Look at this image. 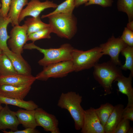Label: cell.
Wrapping results in <instances>:
<instances>
[{
	"mask_svg": "<svg viewBox=\"0 0 133 133\" xmlns=\"http://www.w3.org/2000/svg\"><path fill=\"white\" fill-rule=\"evenodd\" d=\"M74 49L71 45L67 43L57 48H42L35 45L33 42L26 43L23 47L25 49H36L43 53L44 57L38 63L44 67L52 64L71 60Z\"/></svg>",
	"mask_w": 133,
	"mask_h": 133,
	"instance_id": "6da1fadb",
	"label": "cell"
},
{
	"mask_svg": "<svg viewBox=\"0 0 133 133\" xmlns=\"http://www.w3.org/2000/svg\"><path fill=\"white\" fill-rule=\"evenodd\" d=\"M52 33L58 36L70 39L77 31V20L73 14L60 13L48 17Z\"/></svg>",
	"mask_w": 133,
	"mask_h": 133,
	"instance_id": "7a4b0ae2",
	"label": "cell"
},
{
	"mask_svg": "<svg viewBox=\"0 0 133 133\" xmlns=\"http://www.w3.org/2000/svg\"><path fill=\"white\" fill-rule=\"evenodd\" d=\"M82 97L78 93L70 91L62 93L58 100L57 105L67 110L73 119L75 129L81 130L83 123L84 110L81 105Z\"/></svg>",
	"mask_w": 133,
	"mask_h": 133,
	"instance_id": "3957f363",
	"label": "cell"
},
{
	"mask_svg": "<svg viewBox=\"0 0 133 133\" xmlns=\"http://www.w3.org/2000/svg\"><path fill=\"white\" fill-rule=\"evenodd\" d=\"M93 67L94 79L103 88L106 94H110L113 82L123 75L120 66L110 60L101 63H98Z\"/></svg>",
	"mask_w": 133,
	"mask_h": 133,
	"instance_id": "277c9868",
	"label": "cell"
},
{
	"mask_svg": "<svg viewBox=\"0 0 133 133\" xmlns=\"http://www.w3.org/2000/svg\"><path fill=\"white\" fill-rule=\"evenodd\" d=\"M103 55L99 47L85 51L74 49L71 61L74 71L79 72L93 67Z\"/></svg>",
	"mask_w": 133,
	"mask_h": 133,
	"instance_id": "5b68a950",
	"label": "cell"
},
{
	"mask_svg": "<svg viewBox=\"0 0 133 133\" xmlns=\"http://www.w3.org/2000/svg\"><path fill=\"white\" fill-rule=\"evenodd\" d=\"M74 71L71 60L52 64L44 67L35 77L36 80L47 81L50 78H61Z\"/></svg>",
	"mask_w": 133,
	"mask_h": 133,
	"instance_id": "8992f818",
	"label": "cell"
},
{
	"mask_svg": "<svg viewBox=\"0 0 133 133\" xmlns=\"http://www.w3.org/2000/svg\"><path fill=\"white\" fill-rule=\"evenodd\" d=\"M27 29L24 24L21 26L19 25L13 26L8 40V44L11 50L20 55H21L24 46L28 41Z\"/></svg>",
	"mask_w": 133,
	"mask_h": 133,
	"instance_id": "52a82bcc",
	"label": "cell"
},
{
	"mask_svg": "<svg viewBox=\"0 0 133 133\" xmlns=\"http://www.w3.org/2000/svg\"><path fill=\"white\" fill-rule=\"evenodd\" d=\"M127 45L120 37L116 38L113 35L106 42L100 44L99 47L103 55H109L112 62L120 66L122 65L119 59V54Z\"/></svg>",
	"mask_w": 133,
	"mask_h": 133,
	"instance_id": "ba28073f",
	"label": "cell"
},
{
	"mask_svg": "<svg viewBox=\"0 0 133 133\" xmlns=\"http://www.w3.org/2000/svg\"><path fill=\"white\" fill-rule=\"evenodd\" d=\"M58 5L52 1L49 0L42 2L39 0H31L21 12L18 18V23H20L27 16L37 17L45 9L50 8H56Z\"/></svg>",
	"mask_w": 133,
	"mask_h": 133,
	"instance_id": "9c48e42d",
	"label": "cell"
},
{
	"mask_svg": "<svg viewBox=\"0 0 133 133\" xmlns=\"http://www.w3.org/2000/svg\"><path fill=\"white\" fill-rule=\"evenodd\" d=\"M35 117L37 126L42 127L46 131L52 133H59V121L55 116L42 108L38 107L35 110Z\"/></svg>",
	"mask_w": 133,
	"mask_h": 133,
	"instance_id": "30bf717a",
	"label": "cell"
},
{
	"mask_svg": "<svg viewBox=\"0 0 133 133\" xmlns=\"http://www.w3.org/2000/svg\"><path fill=\"white\" fill-rule=\"evenodd\" d=\"M81 130L82 133H105L104 127L101 123L94 108L91 107L84 110Z\"/></svg>",
	"mask_w": 133,
	"mask_h": 133,
	"instance_id": "8fae6325",
	"label": "cell"
},
{
	"mask_svg": "<svg viewBox=\"0 0 133 133\" xmlns=\"http://www.w3.org/2000/svg\"><path fill=\"white\" fill-rule=\"evenodd\" d=\"M20 124L15 112L11 110L8 105L0 110V130L8 129L12 131H17Z\"/></svg>",
	"mask_w": 133,
	"mask_h": 133,
	"instance_id": "7c38bea8",
	"label": "cell"
},
{
	"mask_svg": "<svg viewBox=\"0 0 133 133\" xmlns=\"http://www.w3.org/2000/svg\"><path fill=\"white\" fill-rule=\"evenodd\" d=\"M31 86L0 85V96L10 98L23 100L29 92Z\"/></svg>",
	"mask_w": 133,
	"mask_h": 133,
	"instance_id": "4fadbf2b",
	"label": "cell"
},
{
	"mask_svg": "<svg viewBox=\"0 0 133 133\" xmlns=\"http://www.w3.org/2000/svg\"><path fill=\"white\" fill-rule=\"evenodd\" d=\"M36 80L32 75H26L18 73L0 77V85L8 84L15 86H31Z\"/></svg>",
	"mask_w": 133,
	"mask_h": 133,
	"instance_id": "5bb4252c",
	"label": "cell"
},
{
	"mask_svg": "<svg viewBox=\"0 0 133 133\" xmlns=\"http://www.w3.org/2000/svg\"><path fill=\"white\" fill-rule=\"evenodd\" d=\"M3 52L9 58L17 73L26 75H31L30 66L21 55L13 52L10 49Z\"/></svg>",
	"mask_w": 133,
	"mask_h": 133,
	"instance_id": "9a60e30c",
	"label": "cell"
},
{
	"mask_svg": "<svg viewBox=\"0 0 133 133\" xmlns=\"http://www.w3.org/2000/svg\"><path fill=\"white\" fill-rule=\"evenodd\" d=\"M133 77V74L130 72L128 77L122 75L118 77L115 81L117 82L118 91L127 96V106H133V88L132 86Z\"/></svg>",
	"mask_w": 133,
	"mask_h": 133,
	"instance_id": "2e32d148",
	"label": "cell"
},
{
	"mask_svg": "<svg viewBox=\"0 0 133 133\" xmlns=\"http://www.w3.org/2000/svg\"><path fill=\"white\" fill-rule=\"evenodd\" d=\"M124 105L118 104L115 106L113 111L104 126L105 133H113L122 118V113Z\"/></svg>",
	"mask_w": 133,
	"mask_h": 133,
	"instance_id": "e0dca14e",
	"label": "cell"
},
{
	"mask_svg": "<svg viewBox=\"0 0 133 133\" xmlns=\"http://www.w3.org/2000/svg\"><path fill=\"white\" fill-rule=\"evenodd\" d=\"M35 110L18 109L15 112V114L20 124L25 128L35 129L37 126L35 117Z\"/></svg>",
	"mask_w": 133,
	"mask_h": 133,
	"instance_id": "ac0fdd59",
	"label": "cell"
},
{
	"mask_svg": "<svg viewBox=\"0 0 133 133\" xmlns=\"http://www.w3.org/2000/svg\"><path fill=\"white\" fill-rule=\"evenodd\" d=\"M28 0H11L10 8L7 16L11 21L13 27L19 25L18 18L23 7L27 5Z\"/></svg>",
	"mask_w": 133,
	"mask_h": 133,
	"instance_id": "d6986e66",
	"label": "cell"
},
{
	"mask_svg": "<svg viewBox=\"0 0 133 133\" xmlns=\"http://www.w3.org/2000/svg\"><path fill=\"white\" fill-rule=\"evenodd\" d=\"M10 105L28 110H34L38 106L32 100L26 101L23 100L8 98L0 96V104Z\"/></svg>",
	"mask_w": 133,
	"mask_h": 133,
	"instance_id": "ffe728a7",
	"label": "cell"
},
{
	"mask_svg": "<svg viewBox=\"0 0 133 133\" xmlns=\"http://www.w3.org/2000/svg\"><path fill=\"white\" fill-rule=\"evenodd\" d=\"M10 18L7 16H0V48L3 52H5L9 49L7 44V40L10 38L8 35L7 28L8 24L11 23Z\"/></svg>",
	"mask_w": 133,
	"mask_h": 133,
	"instance_id": "44dd1931",
	"label": "cell"
},
{
	"mask_svg": "<svg viewBox=\"0 0 133 133\" xmlns=\"http://www.w3.org/2000/svg\"><path fill=\"white\" fill-rule=\"evenodd\" d=\"M27 26L28 36L40 30L50 27L49 24L43 22L39 16L36 17H32L27 18L24 21Z\"/></svg>",
	"mask_w": 133,
	"mask_h": 133,
	"instance_id": "7402d4cb",
	"label": "cell"
},
{
	"mask_svg": "<svg viewBox=\"0 0 133 133\" xmlns=\"http://www.w3.org/2000/svg\"><path fill=\"white\" fill-rule=\"evenodd\" d=\"M17 73L9 58L2 52L0 54V77Z\"/></svg>",
	"mask_w": 133,
	"mask_h": 133,
	"instance_id": "603a6c76",
	"label": "cell"
},
{
	"mask_svg": "<svg viewBox=\"0 0 133 133\" xmlns=\"http://www.w3.org/2000/svg\"><path fill=\"white\" fill-rule=\"evenodd\" d=\"M75 0H66L58 5L55 9L52 12L45 15H43L41 18L47 17L50 15L60 13L71 14L75 8Z\"/></svg>",
	"mask_w": 133,
	"mask_h": 133,
	"instance_id": "cb8c5ba5",
	"label": "cell"
},
{
	"mask_svg": "<svg viewBox=\"0 0 133 133\" xmlns=\"http://www.w3.org/2000/svg\"><path fill=\"white\" fill-rule=\"evenodd\" d=\"M114 106L109 103L101 104L100 107L95 109L97 115L102 125L104 126L111 115Z\"/></svg>",
	"mask_w": 133,
	"mask_h": 133,
	"instance_id": "d4e9b609",
	"label": "cell"
},
{
	"mask_svg": "<svg viewBox=\"0 0 133 133\" xmlns=\"http://www.w3.org/2000/svg\"><path fill=\"white\" fill-rule=\"evenodd\" d=\"M121 53L125 59V64L120 66L121 69L125 71L129 70L133 74V47L127 45Z\"/></svg>",
	"mask_w": 133,
	"mask_h": 133,
	"instance_id": "484cf974",
	"label": "cell"
},
{
	"mask_svg": "<svg viewBox=\"0 0 133 133\" xmlns=\"http://www.w3.org/2000/svg\"><path fill=\"white\" fill-rule=\"evenodd\" d=\"M117 7L119 11L127 14L128 21L133 20V0H118Z\"/></svg>",
	"mask_w": 133,
	"mask_h": 133,
	"instance_id": "4316f807",
	"label": "cell"
},
{
	"mask_svg": "<svg viewBox=\"0 0 133 133\" xmlns=\"http://www.w3.org/2000/svg\"><path fill=\"white\" fill-rule=\"evenodd\" d=\"M52 33L50 27L46 28L28 35V41L31 40L32 42H34L35 41L44 39H50L51 36L50 34Z\"/></svg>",
	"mask_w": 133,
	"mask_h": 133,
	"instance_id": "83f0119b",
	"label": "cell"
},
{
	"mask_svg": "<svg viewBox=\"0 0 133 133\" xmlns=\"http://www.w3.org/2000/svg\"><path fill=\"white\" fill-rule=\"evenodd\" d=\"M130 121L122 118L113 133H133V129L130 126Z\"/></svg>",
	"mask_w": 133,
	"mask_h": 133,
	"instance_id": "f1b7e54d",
	"label": "cell"
},
{
	"mask_svg": "<svg viewBox=\"0 0 133 133\" xmlns=\"http://www.w3.org/2000/svg\"><path fill=\"white\" fill-rule=\"evenodd\" d=\"M120 37L127 45L133 47V31L125 27Z\"/></svg>",
	"mask_w": 133,
	"mask_h": 133,
	"instance_id": "f546056e",
	"label": "cell"
},
{
	"mask_svg": "<svg viewBox=\"0 0 133 133\" xmlns=\"http://www.w3.org/2000/svg\"><path fill=\"white\" fill-rule=\"evenodd\" d=\"M113 2V0H89L84 4L85 6L96 4L106 7L111 6Z\"/></svg>",
	"mask_w": 133,
	"mask_h": 133,
	"instance_id": "4dcf8cb0",
	"label": "cell"
},
{
	"mask_svg": "<svg viewBox=\"0 0 133 133\" xmlns=\"http://www.w3.org/2000/svg\"><path fill=\"white\" fill-rule=\"evenodd\" d=\"M11 0H1L0 8L1 16L3 17L7 16L9 12Z\"/></svg>",
	"mask_w": 133,
	"mask_h": 133,
	"instance_id": "1f68e13d",
	"label": "cell"
},
{
	"mask_svg": "<svg viewBox=\"0 0 133 133\" xmlns=\"http://www.w3.org/2000/svg\"><path fill=\"white\" fill-rule=\"evenodd\" d=\"M122 118L133 121V106H126L122 113Z\"/></svg>",
	"mask_w": 133,
	"mask_h": 133,
	"instance_id": "d6a6232c",
	"label": "cell"
},
{
	"mask_svg": "<svg viewBox=\"0 0 133 133\" xmlns=\"http://www.w3.org/2000/svg\"><path fill=\"white\" fill-rule=\"evenodd\" d=\"M1 131L4 133H40V131L35 129L30 128H26L25 129L22 130H18L14 131H7L5 130H2Z\"/></svg>",
	"mask_w": 133,
	"mask_h": 133,
	"instance_id": "836d02e7",
	"label": "cell"
},
{
	"mask_svg": "<svg viewBox=\"0 0 133 133\" xmlns=\"http://www.w3.org/2000/svg\"><path fill=\"white\" fill-rule=\"evenodd\" d=\"M89 0H75V7H77L80 6L85 4Z\"/></svg>",
	"mask_w": 133,
	"mask_h": 133,
	"instance_id": "e575fe53",
	"label": "cell"
},
{
	"mask_svg": "<svg viewBox=\"0 0 133 133\" xmlns=\"http://www.w3.org/2000/svg\"><path fill=\"white\" fill-rule=\"evenodd\" d=\"M126 27L132 31H133V21H129Z\"/></svg>",
	"mask_w": 133,
	"mask_h": 133,
	"instance_id": "d590c367",
	"label": "cell"
},
{
	"mask_svg": "<svg viewBox=\"0 0 133 133\" xmlns=\"http://www.w3.org/2000/svg\"><path fill=\"white\" fill-rule=\"evenodd\" d=\"M3 108V107L1 105V104H0V110Z\"/></svg>",
	"mask_w": 133,
	"mask_h": 133,
	"instance_id": "8d00e7d4",
	"label": "cell"
},
{
	"mask_svg": "<svg viewBox=\"0 0 133 133\" xmlns=\"http://www.w3.org/2000/svg\"><path fill=\"white\" fill-rule=\"evenodd\" d=\"M2 50L0 48V54H1L2 53Z\"/></svg>",
	"mask_w": 133,
	"mask_h": 133,
	"instance_id": "74e56055",
	"label": "cell"
},
{
	"mask_svg": "<svg viewBox=\"0 0 133 133\" xmlns=\"http://www.w3.org/2000/svg\"><path fill=\"white\" fill-rule=\"evenodd\" d=\"M1 15V11L0 8V16Z\"/></svg>",
	"mask_w": 133,
	"mask_h": 133,
	"instance_id": "f35d334b",
	"label": "cell"
},
{
	"mask_svg": "<svg viewBox=\"0 0 133 133\" xmlns=\"http://www.w3.org/2000/svg\"><path fill=\"white\" fill-rule=\"evenodd\" d=\"M1 7V4L0 3V8Z\"/></svg>",
	"mask_w": 133,
	"mask_h": 133,
	"instance_id": "ab89813d",
	"label": "cell"
}]
</instances>
